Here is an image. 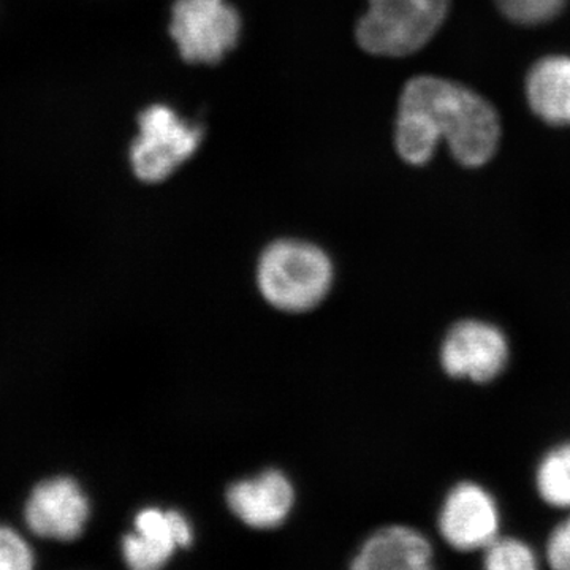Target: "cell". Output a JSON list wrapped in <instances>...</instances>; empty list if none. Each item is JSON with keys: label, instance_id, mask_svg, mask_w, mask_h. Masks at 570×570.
Listing matches in <instances>:
<instances>
[{"label": "cell", "instance_id": "cell-6", "mask_svg": "<svg viewBox=\"0 0 570 570\" xmlns=\"http://www.w3.org/2000/svg\"><path fill=\"white\" fill-rule=\"evenodd\" d=\"M509 340L499 326L480 318H463L450 326L439 348V363L449 377L489 384L504 373Z\"/></svg>", "mask_w": 570, "mask_h": 570}, {"label": "cell", "instance_id": "cell-13", "mask_svg": "<svg viewBox=\"0 0 570 570\" xmlns=\"http://www.w3.org/2000/svg\"><path fill=\"white\" fill-rule=\"evenodd\" d=\"M535 490L550 508L570 510V441L554 445L539 461Z\"/></svg>", "mask_w": 570, "mask_h": 570}, {"label": "cell", "instance_id": "cell-14", "mask_svg": "<svg viewBox=\"0 0 570 570\" xmlns=\"http://www.w3.org/2000/svg\"><path fill=\"white\" fill-rule=\"evenodd\" d=\"M483 568L489 570H535L539 557L530 543L517 538L498 535L482 550Z\"/></svg>", "mask_w": 570, "mask_h": 570}, {"label": "cell", "instance_id": "cell-11", "mask_svg": "<svg viewBox=\"0 0 570 570\" xmlns=\"http://www.w3.org/2000/svg\"><path fill=\"white\" fill-rule=\"evenodd\" d=\"M434 550L430 540L414 528H382L363 543L352 560L355 570H430Z\"/></svg>", "mask_w": 570, "mask_h": 570}, {"label": "cell", "instance_id": "cell-5", "mask_svg": "<svg viewBox=\"0 0 570 570\" xmlns=\"http://www.w3.org/2000/svg\"><path fill=\"white\" fill-rule=\"evenodd\" d=\"M170 33L184 61L217 63L238 43L242 18L225 0H175Z\"/></svg>", "mask_w": 570, "mask_h": 570}, {"label": "cell", "instance_id": "cell-15", "mask_svg": "<svg viewBox=\"0 0 570 570\" xmlns=\"http://www.w3.org/2000/svg\"><path fill=\"white\" fill-rule=\"evenodd\" d=\"M499 9L519 24H540L557 17L566 0H497Z\"/></svg>", "mask_w": 570, "mask_h": 570}, {"label": "cell", "instance_id": "cell-2", "mask_svg": "<svg viewBox=\"0 0 570 570\" xmlns=\"http://www.w3.org/2000/svg\"><path fill=\"white\" fill-rule=\"evenodd\" d=\"M257 283L273 306L287 313H305L328 294L333 283L332 261L311 243L281 239L262 254Z\"/></svg>", "mask_w": 570, "mask_h": 570}, {"label": "cell", "instance_id": "cell-1", "mask_svg": "<svg viewBox=\"0 0 570 570\" xmlns=\"http://www.w3.org/2000/svg\"><path fill=\"white\" fill-rule=\"evenodd\" d=\"M501 126L494 108L459 82L417 77L404 86L397 110L396 151L411 165H425L445 138L461 165L482 167L497 153Z\"/></svg>", "mask_w": 570, "mask_h": 570}, {"label": "cell", "instance_id": "cell-17", "mask_svg": "<svg viewBox=\"0 0 570 570\" xmlns=\"http://www.w3.org/2000/svg\"><path fill=\"white\" fill-rule=\"evenodd\" d=\"M547 562L554 570H570V515L557 524L546 547Z\"/></svg>", "mask_w": 570, "mask_h": 570}, {"label": "cell", "instance_id": "cell-12", "mask_svg": "<svg viewBox=\"0 0 570 570\" xmlns=\"http://www.w3.org/2000/svg\"><path fill=\"white\" fill-rule=\"evenodd\" d=\"M532 111L551 126H570V58L549 56L532 67L527 80Z\"/></svg>", "mask_w": 570, "mask_h": 570}, {"label": "cell", "instance_id": "cell-3", "mask_svg": "<svg viewBox=\"0 0 570 570\" xmlns=\"http://www.w3.org/2000/svg\"><path fill=\"white\" fill-rule=\"evenodd\" d=\"M449 7L450 0H367L356 40L371 55L403 58L433 39Z\"/></svg>", "mask_w": 570, "mask_h": 570}, {"label": "cell", "instance_id": "cell-4", "mask_svg": "<svg viewBox=\"0 0 570 570\" xmlns=\"http://www.w3.org/2000/svg\"><path fill=\"white\" fill-rule=\"evenodd\" d=\"M204 130L187 122L167 105H151L138 116V137L130 148V164L140 181L170 178L200 146Z\"/></svg>", "mask_w": 570, "mask_h": 570}, {"label": "cell", "instance_id": "cell-10", "mask_svg": "<svg viewBox=\"0 0 570 570\" xmlns=\"http://www.w3.org/2000/svg\"><path fill=\"white\" fill-rule=\"evenodd\" d=\"M228 508L255 530L279 527L294 505V489L283 472L272 469L258 478L236 482L227 491Z\"/></svg>", "mask_w": 570, "mask_h": 570}, {"label": "cell", "instance_id": "cell-16", "mask_svg": "<svg viewBox=\"0 0 570 570\" xmlns=\"http://www.w3.org/2000/svg\"><path fill=\"white\" fill-rule=\"evenodd\" d=\"M33 568L31 547L17 531L0 527V570H29Z\"/></svg>", "mask_w": 570, "mask_h": 570}, {"label": "cell", "instance_id": "cell-7", "mask_svg": "<svg viewBox=\"0 0 570 570\" xmlns=\"http://www.w3.org/2000/svg\"><path fill=\"white\" fill-rule=\"evenodd\" d=\"M438 530L456 551H482L501 534V512L485 487L460 482L444 498L438 515Z\"/></svg>", "mask_w": 570, "mask_h": 570}, {"label": "cell", "instance_id": "cell-9", "mask_svg": "<svg viewBox=\"0 0 570 570\" xmlns=\"http://www.w3.org/2000/svg\"><path fill=\"white\" fill-rule=\"evenodd\" d=\"M193 543V528L176 510L145 509L135 519L134 534L122 539V557L135 570L164 568L178 547Z\"/></svg>", "mask_w": 570, "mask_h": 570}, {"label": "cell", "instance_id": "cell-8", "mask_svg": "<svg viewBox=\"0 0 570 570\" xmlns=\"http://www.w3.org/2000/svg\"><path fill=\"white\" fill-rule=\"evenodd\" d=\"M89 519V501L78 482L69 478L45 480L26 504V521L33 534L45 539L80 538Z\"/></svg>", "mask_w": 570, "mask_h": 570}]
</instances>
